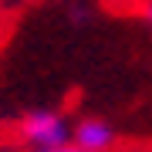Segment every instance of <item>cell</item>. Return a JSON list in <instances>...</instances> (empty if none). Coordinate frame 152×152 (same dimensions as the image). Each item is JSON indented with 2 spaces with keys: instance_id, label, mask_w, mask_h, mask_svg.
Here are the masks:
<instances>
[{
  "instance_id": "1",
  "label": "cell",
  "mask_w": 152,
  "mask_h": 152,
  "mask_svg": "<svg viewBox=\"0 0 152 152\" xmlns=\"http://www.w3.org/2000/svg\"><path fill=\"white\" fill-rule=\"evenodd\" d=\"M20 139L34 152H51L71 142V122L54 108H34L20 118Z\"/></svg>"
},
{
  "instance_id": "2",
  "label": "cell",
  "mask_w": 152,
  "mask_h": 152,
  "mask_svg": "<svg viewBox=\"0 0 152 152\" xmlns=\"http://www.w3.org/2000/svg\"><path fill=\"white\" fill-rule=\"evenodd\" d=\"M115 142H118V132L105 118H81L71 125V145L85 152H112Z\"/></svg>"
},
{
  "instance_id": "3",
  "label": "cell",
  "mask_w": 152,
  "mask_h": 152,
  "mask_svg": "<svg viewBox=\"0 0 152 152\" xmlns=\"http://www.w3.org/2000/svg\"><path fill=\"white\" fill-rule=\"evenodd\" d=\"M142 17H145V24H149V27H152V0H149L145 7H142Z\"/></svg>"
}]
</instances>
